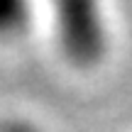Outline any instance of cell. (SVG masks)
<instances>
[{"label": "cell", "mask_w": 132, "mask_h": 132, "mask_svg": "<svg viewBox=\"0 0 132 132\" xmlns=\"http://www.w3.org/2000/svg\"><path fill=\"white\" fill-rule=\"evenodd\" d=\"M59 12V44L66 59L78 66L98 64L108 49L105 22L98 12V5L71 3L61 5Z\"/></svg>", "instance_id": "1"}]
</instances>
